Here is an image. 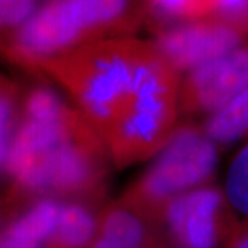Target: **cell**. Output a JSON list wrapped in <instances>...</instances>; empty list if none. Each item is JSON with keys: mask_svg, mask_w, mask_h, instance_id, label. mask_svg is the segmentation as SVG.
Wrapping results in <instances>:
<instances>
[{"mask_svg": "<svg viewBox=\"0 0 248 248\" xmlns=\"http://www.w3.org/2000/svg\"><path fill=\"white\" fill-rule=\"evenodd\" d=\"M217 148L204 131L185 125L177 128L159 156L128 193L127 203L160 210L178 196L200 187L213 175Z\"/></svg>", "mask_w": 248, "mask_h": 248, "instance_id": "cell-3", "label": "cell"}, {"mask_svg": "<svg viewBox=\"0 0 248 248\" xmlns=\"http://www.w3.org/2000/svg\"><path fill=\"white\" fill-rule=\"evenodd\" d=\"M93 248H123V247H120V246H117V244L113 243V241H110V240H108L101 236V237L97 240L95 246H94Z\"/></svg>", "mask_w": 248, "mask_h": 248, "instance_id": "cell-17", "label": "cell"}, {"mask_svg": "<svg viewBox=\"0 0 248 248\" xmlns=\"http://www.w3.org/2000/svg\"><path fill=\"white\" fill-rule=\"evenodd\" d=\"M0 248H42V243L9 229L0 239Z\"/></svg>", "mask_w": 248, "mask_h": 248, "instance_id": "cell-16", "label": "cell"}, {"mask_svg": "<svg viewBox=\"0 0 248 248\" xmlns=\"http://www.w3.org/2000/svg\"><path fill=\"white\" fill-rule=\"evenodd\" d=\"M79 113L69 108L51 120L28 117L7 152V167L11 175L29 190H47V170L54 148Z\"/></svg>", "mask_w": 248, "mask_h": 248, "instance_id": "cell-6", "label": "cell"}, {"mask_svg": "<svg viewBox=\"0 0 248 248\" xmlns=\"http://www.w3.org/2000/svg\"><path fill=\"white\" fill-rule=\"evenodd\" d=\"M246 33L219 18L177 22L160 32L155 46L181 72H189L205 62L243 46Z\"/></svg>", "mask_w": 248, "mask_h": 248, "instance_id": "cell-4", "label": "cell"}, {"mask_svg": "<svg viewBox=\"0 0 248 248\" xmlns=\"http://www.w3.org/2000/svg\"><path fill=\"white\" fill-rule=\"evenodd\" d=\"M248 87V47L241 46L187 72L179 87V108L215 113Z\"/></svg>", "mask_w": 248, "mask_h": 248, "instance_id": "cell-5", "label": "cell"}, {"mask_svg": "<svg viewBox=\"0 0 248 248\" xmlns=\"http://www.w3.org/2000/svg\"><path fill=\"white\" fill-rule=\"evenodd\" d=\"M149 9L161 19L196 21L217 17L218 0H148Z\"/></svg>", "mask_w": 248, "mask_h": 248, "instance_id": "cell-11", "label": "cell"}, {"mask_svg": "<svg viewBox=\"0 0 248 248\" xmlns=\"http://www.w3.org/2000/svg\"><path fill=\"white\" fill-rule=\"evenodd\" d=\"M232 248H248V229L240 234L239 239L234 241Z\"/></svg>", "mask_w": 248, "mask_h": 248, "instance_id": "cell-18", "label": "cell"}, {"mask_svg": "<svg viewBox=\"0 0 248 248\" xmlns=\"http://www.w3.org/2000/svg\"><path fill=\"white\" fill-rule=\"evenodd\" d=\"M223 196L217 187L200 186L164 207L171 233L187 248H214Z\"/></svg>", "mask_w": 248, "mask_h": 248, "instance_id": "cell-7", "label": "cell"}, {"mask_svg": "<svg viewBox=\"0 0 248 248\" xmlns=\"http://www.w3.org/2000/svg\"><path fill=\"white\" fill-rule=\"evenodd\" d=\"M102 237L123 248H140L143 240V226L131 211L125 208H113L104 219Z\"/></svg>", "mask_w": 248, "mask_h": 248, "instance_id": "cell-10", "label": "cell"}, {"mask_svg": "<svg viewBox=\"0 0 248 248\" xmlns=\"http://www.w3.org/2000/svg\"><path fill=\"white\" fill-rule=\"evenodd\" d=\"M133 11L134 0H47L19 27L16 47L45 61L127 29Z\"/></svg>", "mask_w": 248, "mask_h": 248, "instance_id": "cell-2", "label": "cell"}, {"mask_svg": "<svg viewBox=\"0 0 248 248\" xmlns=\"http://www.w3.org/2000/svg\"><path fill=\"white\" fill-rule=\"evenodd\" d=\"M215 18L229 22L247 35L248 0H218V9Z\"/></svg>", "mask_w": 248, "mask_h": 248, "instance_id": "cell-14", "label": "cell"}, {"mask_svg": "<svg viewBox=\"0 0 248 248\" xmlns=\"http://www.w3.org/2000/svg\"><path fill=\"white\" fill-rule=\"evenodd\" d=\"M40 63L69 91L117 166L151 156L175 131L179 72L155 43L116 36Z\"/></svg>", "mask_w": 248, "mask_h": 248, "instance_id": "cell-1", "label": "cell"}, {"mask_svg": "<svg viewBox=\"0 0 248 248\" xmlns=\"http://www.w3.org/2000/svg\"><path fill=\"white\" fill-rule=\"evenodd\" d=\"M225 196L236 211L248 217V143L232 160L225 182Z\"/></svg>", "mask_w": 248, "mask_h": 248, "instance_id": "cell-12", "label": "cell"}, {"mask_svg": "<svg viewBox=\"0 0 248 248\" xmlns=\"http://www.w3.org/2000/svg\"><path fill=\"white\" fill-rule=\"evenodd\" d=\"M39 0H0V28L21 27L37 10Z\"/></svg>", "mask_w": 248, "mask_h": 248, "instance_id": "cell-13", "label": "cell"}, {"mask_svg": "<svg viewBox=\"0 0 248 248\" xmlns=\"http://www.w3.org/2000/svg\"><path fill=\"white\" fill-rule=\"evenodd\" d=\"M204 133L214 143H232L247 135L248 87L208 119Z\"/></svg>", "mask_w": 248, "mask_h": 248, "instance_id": "cell-8", "label": "cell"}, {"mask_svg": "<svg viewBox=\"0 0 248 248\" xmlns=\"http://www.w3.org/2000/svg\"><path fill=\"white\" fill-rule=\"evenodd\" d=\"M10 120H11V102L7 97L0 95V167L3 161L7 159Z\"/></svg>", "mask_w": 248, "mask_h": 248, "instance_id": "cell-15", "label": "cell"}, {"mask_svg": "<svg viewBox=\"0 0 248 248\" xmlns=\"http://www.w3.org/2000/svg\"><path fill=\"white\" fill-rule=\"evenodd\" d=\"M93 214L81 204H62L54 240L63 248L84 247L94 234Z\"/></svg>", "mask_w": 248, "mask_h": 248, "instance_id": "cell-9", "label": "cell"}]
</instances>
